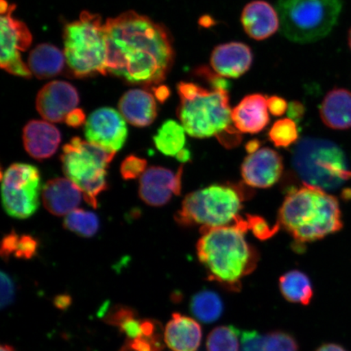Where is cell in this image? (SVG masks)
Listing matches in <instances>:
<instances>
[{
    "instance_id": "cell-1",
    "label": "cell",
    "mask_w": 351,
    "mask_h": 351,
    "mask_svg": "<svg viewBox=\"0 0 351 351\" xmlns=\"http://www.w3.org/2000/svg\"><path fill=\"white\" fill-rule=\"evenodd\" d=\"M104 28L108 73L131 84L158 85L165 80L174 50L164 26L130 11L108 19Z\"/></svg>"
},
{
    "instance_id": "cell-2",
    "label": "cell",
    "mask_w": 351,
    "mask_h": 351,
    "mask_svg": "<svg viewBox=\"0 0 351 351\" xmlns=\"http://www.w3.org/2000/svg\"><path fill=\"white\" fill-rule=\"evenodd\" d=\"M247 231L244 219L239 217L234 225L203 228L196 245L197 256L207 271L209 280L230 291H239L241 280L252 274L258 261V254L245 239Z\"/></svg>"
},
{
    "instance_id": "cell-3",
    "label": "cell",
    "mask_w": 351,
    "mask_h": 351,
    "mask_svg": "<svg viewBox=\"0 0 351 351\" xmlns=\"http://www.w3.org/2000/svg\"><path fill=\"white\" fill-rule=\"evenodd\" d=\"M180 97L178 117L186 133L193 138H217L226 147L241 142L240 132L232 120L228 90L205 89L193 82H181L177 86Z\"/></svg>"
},
{
    "instance_id": "cell-4",
    "label": "cell",
    "mask_w": 351,
    "mask_h": 351,
    "mask_svg": "<svg viewBox=\"0 0 351 351\" xmlns=\"http://www.w3.org/2000/svg\"><path fill=\"white\" fill-rule=\"evenodd\" d=\"M278 223L298 243L322 239L343 227L337 197L305 184L285 197Z\"/></svg>"
},
{
    "instance_id": "cell-5",
    "label": "cell",
    "mask_w": 351,
    "mask_h": 351,
    "mask_svg": "<svg viewBox=\"0 0 351 351\" xmlns=\"http://www.w3.org/2000/svg\"><path fill=\"white\" fill-rule=\"evenodd\" d=\"M292 166L305 185L327 192L351 180V170L344 152L327 139L302 138L293 149Z\"/></svg>"
},
{
    "instance_id": "cell-6",
    "label": "cell",
    "mask_w": 351,
    "mask_h": 351,
    "mask_svg": "<svg viewBox=\"0 0 351 351\" xmlns=\"http://www.w3.org/2000/svg\"><path fill=\"white\" fill-rule=\"evenodd\" d=\"M245 193L239 186L214 184L190 193L175 215L179 226L216 228L235 223L243 208Z\"/></svg>"
},
{
    "instance_id": "cell-7",
    "label": "cell",
    "mask_w": 351,
    "mask_h": 351,
    "mask_svg": "<svg viewBox=\"0 0 351 351\" xmlns=\"http://www.w3.org/2000/svg\"><path fill=\"white\" fill-rule=\"evenodd\" d=\"M64 43L65 59L74 76L106 75V33L99 15L85 11L78 20L66 25Z\"/></svg>"
},
{
    "instance_id": "cell-8",
    "label": "cell",
    "mask_w": 351,
    "mask_h": 351,
    "mask_svg": "<svg viewBox=\"0 0 351 351\" xmlns=\"http://www.w3.org/2000/svg\"><path fill=\"white\" fill-rule=\"evenodd\" d=\"M342 6L343 0H278L280 32L293 43L320 40L335 27Z\"/></svg>"
},
{
    "instance_id": "cell-9",
    "label": "cell",
    "mask_w": 351,
    "mask_h": 351,
    "mask_svg": "<svg viewBox=\"0 0 351 351\" xmlns=\"http://www.w3.org/2000/svg\"><path fill=\"white\" fill-rule=\"evenodd\" d=\"M116 153L80 138L64 145L60 160L64 173L84 195L88 204L97 208L98 197L107 190V169Z\"/></svg>"
},
{
    "instance_id": "cell-10",
    "label": "cell",
    "mask_w": 351,
    "mask_h": 351,
    "mask_svg": "<svg viewBox=\"0 0 351 351\" xmlns=\"http://www.w3.org/2000/svg\"><path fill=\"white\" fill-rule=\"evenodd\" d=\"M41 176L37 167L16 163L2 174L3 207L8 215L27 219L38 208Z\"/></svg>"
},
{
    "instance_id": "cell-11",
    "label": "cell",
    "mask_w": 351,
    "mask_h": 351,
    "mask_svg": "<svg viewBox=\"0 0 351 351\" xmlns=\"http://www.w3.org/2000/svg\"><path fill=\"white\" fill-rule=\"evenodd\" d=\"M1 20V56L0 65L12 75L29 78L32 76L28 65L22 60L21 53L32 45L33 38L27 26L12 17L15 5H10L6 0L0 4Z\"/></svg>"
},
{
    "instance_id": "cell-12",
    "label": "cell",
    "mask_w": 351,
    "mask_h": 351,
    "mask_svg": "<svg viewBox=\"0 0 351 351\" xmlns=\"http://www.w3.org/2000/svg\"><path fill=\"white\" fill-rule=\"evenodd\" d=\"M85 136L88 142L117 153L125 146L128 128L119 112L112 108H101L88 118Z\"/></svg>"
},
{
    "instance_id": "cell-13",
    "label": "cell",
    "mask_w": 351,
    "mask_h": 351,
    "mask_svg": "<svg viewBox=\"0 0 351 351\" xmlns=\"http://www.w3.org/2000/svg\"><path fill=\"white\" fill-rule=\"evenodd\" d=\"M182 175V166L177 173L164 167H151L140 178L139 197L152 207L165 206L173 195H181Z\"/></svg>"
},
{
    "instance_id": "cell-14",
    "label": "cell",
    "mask_w": 351,
    "mask_h": 351,
    "mask_svg": "<svg viewBox=\"0 0 351 351\" xmlns=\"http://www.w3.org/2000/svg\"><path fill=\"white\" fill-rule=\"evenodd\" d=\"M79 102L80 98L75 87L67 82L53 81L39 90L36 108L44 119L60 123L77 108Z\"/></svg>"
},
{
    "instance_id": "cell-15",
    "label": "cell",
    "mask_w": 351,
    "mask_h": 351,
    "mask_svg": "<svg viewBox=\"0 0 351 351\" xmlns=\"http://www.w3.org/2000/svg\"><path fill=\"white\" fill-rule=\"evenodd\" d=\"M283 159L278 152L269 147L249 154L241 167V177L247 186L267 189L275 185L282 177Z\"/></svg>"
},
{
    "instance_id": "cell-16",
    "label": "cell",
    "mask_w": 351,
    "mask_h": 351,
    "mask_svg": "<svg viewBox=\"0 0 351 351\" xmlns=\"http://www.w3.org/2000/svg\"><path fill=\"white\" fill-rule=\"evenodd\" d=\"M253 53L247 44L231 42L214 48L210 64L213 71L223 78H239L251 69Z\"/></svg>"
},
{
    "instance_id": "cell-17",
    "label": "cell",
    "mask_w": 351,
    "mask_h": 351,
    "mask_svg": "<svg viewBox=\"0 0 351 351\" xmlns=\"http://www.w3.org/2000/svg\"><path fill=\"white\" fill-rule=\"evenodd\" d=\"M241 22L245 32L256 41L273 36L280 27L278 11L263 0L247 3L241 12Z\"/></svg>"
},
{
    "instance_id": "cell-18",
    "label": "cell",
    "mask_w": 351,
    "mask_h": 351,
    "mask_svg": "<svg viewBox=\"0 0 351 351\" xmlns=\"http://www.w3.org/2000/svg\"><path fill=\"white\" fill-rule=\"evenodd\" d=\"M25 151L35 160H43L51 157L58 150L61 134L53 125L43 121H30L23 129Z\"/></svg>"
},
{
    "instance_id": "cell-19",
    "label": "cell",
    "mask_w": 351,
    "mask_h": 351,
    "mask_svg": "<svg viewBox=\"0 0 351 351\" xmlns=\"http://www.w3.org/2000/svg\"><path fill=\"white\" fill-rule=\"evenodd\" d=\"M267 99L261 94L245 96L232 110V120L240 133H260L270 121Z\"/></svg>"
},
{
    "instance_id": "cell-20",
    "label": "cell",
    "mask_w": 351,
    "mask_h": 351,
    "mask_svg": "<svg viewBox=\"0 0 351 351\" xmlns=\"http://www.w3.org/2000/svg\"><path fill=\"white\" fill-rule=\"evenodd\" d=\"M82 191L69 178H55L43 189L44 207L55 216H64L81 204Z\"/></svg>"
},
{
    "instance_id": "cell-21",
    "label": "cell",
    "mask_w": 351,
    "mask_h": 351,
    "mask_svg": "<svg viewBox=\"0 0 351 351\" xmlns=\"http://www.w3.org/2000/svg\"><path fill=\"white\" fill-rule=\"evenodd\" d=\"M203 331L195 319L174 313L165 329L164 341L173 351H197Z\"/></svg>"
},
{
    "instance_id": "cell-22",
    "label": "cell",
    "mask_w": 351,
    "mask_h": 351,
    "mask_svg": "<svg viewBox=\"0 0 351 351\" xmlns=\"http://www.w3.org/2000/svg\"><path fill=\"white\" fill-rule=\"evenodd\" d=\"M118 108L127 122L141 128L151 125L158 115L155 97L150 92L142 89L127 91L120 99Z\"/></svg>"
},
{
    "instance_id": "cell-23",
    "label": "cell",
    "mask_w": 351,
    "mask_h": 351,
    "mask_svg": "<svg viewBox=\"0 0 351 351\" xmlns=\"http://www.w3.org/2000/svg\"><path fill=\"white\" fill-rule=\"evenodd\" d=\"M319 116L328 128L351 129V92L344 88H335L328 92L320 105Z\"/></svg>"
},
{
    "instance_id": "cell-24",
    "label": "cell",
    "mask_w": 351,
    "mask_h": 351,
    "mask_svg": "<svg viewBox=\"0 0 351 351\" xmlns=\"http://www.w3.org/2000/svg\"><path fill=\"white\" fill-rule=\"evenodd\" d=\"M65 56L59 48L44 43L30 52L28 66L38 79H47L58 75L64 67Z\"/></svg>"
},
{
    "instance_id": "cell-25",
    "label": "cell",
    "mask_w": 351,
    "mask_h": 351,
    "mask_svg": "<svg viewBox=\"0 0 351 351\" xmlns=\"http://www.w3.org/2000/svg\"><path fill=\"white\" fill-rule=\"evenodd\" d=\"M280 291L289 302L308 305L313 298V287L304 273L298 270L288 271L279 279Z\"/></svg>"
},
{
    "instance_id": "cell-26",
    "label": "cell",
    "mask_w": 351,
    "mask_h": 351,
    "mask_svg": "<svg viewBox=\"0 0 351 351\" xmlns=\"http://www.w3.org/2000/svg\"><path fill=\"white\" fill-rule=\"evenodd\" d=\"M186 132L178 122L168 120L162 124L153 137L158 151L166 156L175 157L185 149Z\"/></svg>"
},
{
    "instance_id": "cell-27",
    "label": "cell",
    "mask_w": 351,
    "mask_h": 351,
    "mask_svg": "<svg viewBox=\"0 0 351 351\" xmlns=\"http://www.w3.org/2000/svg\"><path fill=\"white\" fill-rule=\"evenodd\" d=\"M190 308L194 317L204 324L217 322L223 311L221 298L216 292L202 291L192 297Z\"/></svg>"
},
{
    "instance_id": "cell-28",
    "label": "cell",
    "mask_w": 351,
    "mask_h": 351,
    "mask_svg": "<svg viewBox=\"0 0 351 351\" xmlns=\"http://www.w3.org/2000/svg\"><path fill=\"white\" fill-rule=\"evenodd\" d=\"M38 241L33 236L19 234L14 230L8 234L2 241L1 256L10 260L12 256L22 260H30L37 254Z\"/></svg>"
},
{
    "instance_id": "cell-29",
    "label": "cell",
    "mask_w": 351,
    "mask_h": 351,
    "mask_svg": "<svg viewBox=\"0 0 351 351\" xmlns=\"http://www.w3.org/2000/svg\"><path fill=\"white\" fill-rule=\"evenodd\" d=\"M160 324L152 319H145L144 332L134 339H127L119 351H162L164 348Z\"/></svg>"
},
{
    "instance_id": "cell-30",
    "label": "cell",
    "mask_w": 351,
    "mask_h": 351,
    "mask_svg": "<svg viewBox=\"0 0 351 351\" xmlns=\"http://www.w3.org/2000/svg\"><path fill=\"white\" fill-rule=\"evenodd\" d=\"M64 227L83 238H91L99 230V221L94 213L75 209L64 219Z\"/></svg>"
},
{
    "instance_id": "cell-31",
    "label": "cell",
    "mask_w": 351,
    "mask_h": 351,
    "mask_svg": "<svg viewBox=\"0 0 351 351\" xmlns=\"http://www.w3.org/2000/svg\"><path fill=\"white\" fill-rule=\"evenodd\" d=\"M241 332L232 326L215 328L206 343L207 351H239Z\"/></svg>"
},
{
    "instance_id": "cell-32",
    "label": "cell",
    "mask_w": 351,
    "mask_h": 351,
    "mask_svg": "<svg viewBox=\"0 0 351 351\" xmlns=\"http://www.w3.org/2000/svg\"><path fill=\"white\" fill-rule=\"evenodd\" d=\"M271 142L276 147H288L298 139V130L295 121L284 118L276 121L269 132Z\"/></svg>"
},
{
    "instance_id": "cell-33",
    "label": "cell",
    "mask_w": 351,
    "mask_h": 351,
    "mask_svg": "<svg viewBox=\"0 0 351 351\" xmlns=\"http://www.w3.org/2000/svg\"><path fill=\"white\" fill-rule=\"evenodd\" d=\"M263 348L265 351H298V344L289 333L274 331L263 336Z\"/></svg>"
},
{
    "instance_id": "cell-34",
    "label": "cell",
    "mask_w": 351,
    "mask_h": 351,
    "mask_svg": "<svg viewBox=\"0 0 351 351\" xmlns=\"http://www.w3.org/2000/svg\"><path fill=\"white\" fill-rule=\"evenodd\" d=\"M147 161L143 158L130 155L123 160L121 165V174L123 179L134 180L146 172Z\"/></svg>"
},
{
    "instance_id": "cell-35",
    "label": "cell",
    "mask_w": 351,
    "mask_h": 351,
    "mask_svg": "<svg viewBox=\"0 0 351 351\" xmlns=\"http://www.w3.org/2000/svg\"><path fill=\"white\" fill-rule=\"evenodd\" d=\"M138 317L137 313L130 306L115 305L110 307L103 319L105 322L119 328L127 320Z\"/></svg>"
},
{
    "instance_id": "cell-36",
    "label": "cell",
    "mask_w": 351,
    "mask_h": 351,
    "mask_svg": "<svg viewBox=\"0 0 351 351\" xmlns=\"http://www.w3.org/2000/svg\"><path fill=\"white\" fill-rule=\"evenodd\" d=\"M247 230H252L254 236L261 240H266L271 238L279 230V225L270 227L265 219L261 217L250 216L247 215L245 219Z\"/></svg>"
},
{
    "instance_id": "cell-37",
    "label": "cell",
    "mask_w": 351,
    "mask_h": 351,
    "mask_svg": "<svg viewBox=\"0 0 351 351\" xmlns=\"http://www.w3.org/2000/svg\"><path fill=\"white\" fill-rule=\"evenodd\" d=\"M1 308L10 306L16 298V285L10 275L1 271Z\"/></svg>"
},
{
    "instance_id": "cell-38",
    "label": "cell",
    "mask_w": 351,
    "mask_h": 351,
    "mask_svg": "<svg viewBox=\"0 0 351 351\" xmlns=\"http://www.w3.org/2000/svg\"><path fill=\"white\" fill-rule=\"evenodd\" d=\"M241 351H265L263 348V336L253 330L241 332Z\"/></svg>"
},
{
    "instance_id": "cell-39",
    "label": "cell",
    "mask_w": 351,
    "mask_h": 351,
    "mask_svg": "<svg viewBox=\"0 0 351 351\" xmlns=\"http://www.w3.org/2000/svg\"><path fill=\"white\" fill-rule=\"evenodd\" d=\"M267 103L269 112L274 117H282L288 110L287 100L279 96H271L267 99Z\"/></svg>"
},
{
    "instance_id": "cell-40",
    "label": "cell",
    "mask_w": 351,
    "mask_h": 351,
    "mask_svg": "<svg viewBox=\"0 0 351 351\" xmlns=\"http://www.w3.org/2000/svg\"><path fill=\"white\" fill-rule=\"evenodd\" d=\"M66 125L73 128H78V127L86 124V115L85 112L81 108H76L73 110L68 114L65 118Z\"/></svg>"
},
{
    "instance_id": "cell-41",
    "label": "cell",
    "mask_w": 351,
    "mask_h": 351,
    "mask_svg": "<svg viewBox=\"0 0 351 351\" xmlns=\"http://www.w3.org/2000/svg\"><path fill=\"white\" fill-rule=\"evenodd\" d=\"M305 108L304 105L297 101H293L288 105L287 115L289 119L295 121H300L304 117Z\"/></svg>"
},
{
    "instance_id": "cell-42",
    "label": "cell",
    "mask_w": 351,
    "mask_h": 351,
    "mask_svg": "<svg viewBox=\"0 0 351 351\" xmlns=\"http://www.w3.org/2000/svg\"><path fill=\"white\" fill-rule=\"evenodd\" d=\"M170 92L168 88L165 86H160L157 88L156 92V99L161 103H164L165 101L168 99Z\"/></svg>"
},
{
    "instance_id": "cell-43",
    "label": "cell",
    "mask_w": 351,
    "mask_h": 351,
    "mask_svg": "<svg viewBox=\"0 0 351 351\" xmlns=\"http://www.w3.org/2000/svg\"><path fill=\"white\" fill-rule=\"evenodd\" d=\"M315 351H348L342 346L333 343H327L320 346Z\"/></svg>"
},
{
    "instance_id": "cell-44",
    "label": "cell",
    "mask_w": 351,
    "mask_h": 351,
    "mask_svg": "<svg viewBox=\"0 0 351 351\" xmlns=\"http://www.w3.org/2000/svg\"><path fill=\"white\" fill-rule=\"evenodd\" d=\"M176 158L181 163H186V162L190 161L191 159V151L188 148L183 149Z\"/></svg>"
},
{
    "instance_id": "cell-45",
    "label": "cell",
    "mask_w": 351,
    "mask_h": 351,
    "mask_svg": "<svg viewBox=\"0 0 351 351\" xmlns=\"http://www.w3.org/2000/svg\"><path fill=\"white\" fill-rule=\"evenodd\" d=\"M261 149V143L258 141V140H252L247 145H245V150L249 154H252L256 152Z\"/></svg>"
},
{
    "instance_id": "cell-46",
    "label": "cell",
    "mask_w": 351,
    "mask_h": 351,
    "mask_svg": "<svg viewBox=\"0 0 351 351\" xmlns=\"http://www.w3.org/2000/svg\"><path fill=\"white\" fill-rule=\"evenodd\" d=\"M69 304L70 298H67V296H60L59 300H56V306H58L59 308H65V306Z\"/></svg>"
},
{
    "instance_id": "cell-47",
    "label": "cell",
    "mask_w": 351,
    "mask_h": 351,
    "mask_svg": "<svg viewBox=\"0 0 351 351\" xmlns=\"http://www.w3.org/2000/svg\"><path fill=\"white\" fill-rule=\"evenodd\" d=\"M1 351H16L12 346L10 345H2L1 346Z\"/></svg>"
},
{
    "instance_id": "cell-48",
    "label": "cell",
    "mask_w": 351,
    "mask_h": 351,
    "mask_svg": "<svg viewBox=\"0 0 351 351\" xmlns=\"http://www.w3.org/2000/svg\"><path fill=\"white\" fill-rule=\"evenodd\" d=\"M348 45H349L350 49L351 51V27L350 28L349 32H348Z\"/></svg>"
}]
</instances>
